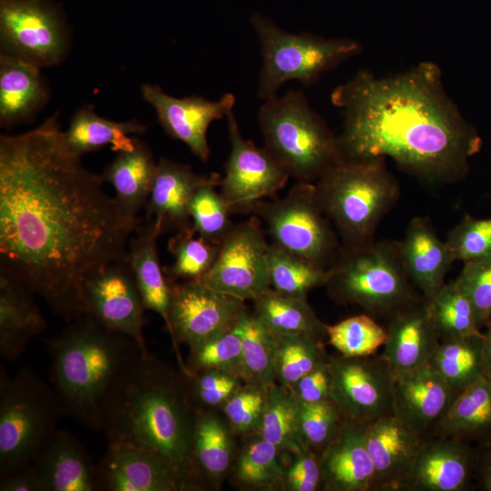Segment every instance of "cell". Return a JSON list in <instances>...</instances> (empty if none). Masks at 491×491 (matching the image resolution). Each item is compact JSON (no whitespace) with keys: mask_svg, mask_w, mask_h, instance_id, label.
Returning a JSON list of instances; mask_svg holds the SVG:
<instances>
[{"mask_svg":"<svg viewBox=\"0 0 491 491\" xmlns=\"http://www.w3.org/2000/svg\"><path fill=\"white\" fill-rule=\"evenodd\" d=\"M68 146L58 114L0 136L1 267L66 323L85 315L82 286L126 256L140 224Z\"/></svg>","mask_w":491,"mask_h":491,"instance_id":"6da1fadb","label":"cell"},{"mask_svg":"<svg viewBox=\"0 0 491 491\" xmlns=\"http://www.w3.org/2000/svg\"><path fill=\"white\" fill-rule=\"evenodd\" d=\"M331 101L344 115L336 138L345 160L389 157L421 182L443 185L466 177L482 146L432 62L385 77L360 70L335 88Z\"/></svg>","mask_w":491,"mask_h":491,"instance_id":"7a4b0ae2","label":"cell"},{"mask_svg":"<svg viewBox=\"0 0 491 491\" xmlns=\"http://www.w3.org/2000/svg\"><path fill=\"white\" fill-rule=\"evenodd\" d=\"M196 409L187 375L141 352L110 392L100 431L107 444H129L160 455L189 490H199L204 486L193 459Z\"/></svg>","mask_w":491,"mask_h":491,"instance_id":"3957f363","label":"cell"},{"mask_svg":"<svg viewBox=\"0 0 491 491\" xmlns=\"http://www.w3.org/2000/svg\"><path fill=\"white\" fill-rule=\"evenodd\" d=\"M46 342L51 386L63 413L100 431L103 406L141 348L86 314L68 322L59 336Z\"/></svg>","mask_w":491,"mask_h":491,"instance_id":"277c9868","label":"cell"},{"mask_svg":"<svg viewBox=\"0 0 491 491\" xmlns=\"http://www.w3.org/2000/svg\"><path fill=\"white\" fill-rule=\"evenodd\" d=\"M320 205L337 229L343 246L356 248L375 234L400 196V187L386 158L345 160L315 183Z\"/></svg>","mask_w":491,"mask_h":491,"instance_id":"5b68a950","label":"cell"},{"mask_svg":"<svg viewBox=\"0 0 491 491\" xmlns=\"http://www.w3.org/2000/svg\"><path fill=\"white\" fill-rule=\"evenodd\" d=\"M328 270L325 286L329 296L376 319L386 321L424 297L406 273L396 240L375 239L356 248L342 246Z\"/></svg>","mask_w":491,"mask_h":491,"instance_id":"8992f818","label":"cell"},{"mask_svg":"<svg viewBox=\"0 0 491 491\" xmlns=\"http://www.w3.org/2000/svg\"><path fill=\"white\" fill-rule=\"evenodd\" d=\"M257 119L264 147L297 182L316 183L343 159L336 136L301 91L264 100Z\"/></svg>","mask_w":491,"mask_h":491,"instance_id":"52a82bcc","label":"cell"},{"mask_svg":"<svg viewBox=\"0 0 491 491\" xmlns=\"http://www.w3.org/2000/svg\"><path fill=\"white\" fill-rule=\"evenodd\" d=\"M0 479L34 464L64 414L56 393L33 369L0 372Z\"/></svg>","mask_w":491,"mask_h":491,"instance_id":"ba28073f","label":"cell"},{"mask_svg":"<svg viewBox=\"0 0 491 491\" xmlns=\"http://www.w3.org/2000/svg\"><path fill=\"white\" fill-rule=\"evenodd\" d=\"M251 25L257 35L262 55L257 95L261 100L277 95L286 82L315 84L326 72L361 52L350 38H324L310 33L293 34L281 29L268 17L255 14Z\"/></svg>","mask_w":491,"mask_h":491,"instance_id":"9c48e42d","label":"cell"},{"mask_svg":"<svg viewBox=\"0 0 491 491\" xmlns=\"http://www.w3.org/2000/svg\"><path fill=\"white\" fill-rule=\"evenodd\" d=\"M253 211L266 225L273 244L317 266L329 269L342 248L315 183L297 182L283 198L262 200Z\"/></svg>","mask_w":491,"mask_h":491,"instance_id":"30bf717a","label":"cell"},{"mask_svg":"<svg viewBox=\"0 0 491 491\" xmlns=\"http://www.w3.org/2000/svg\"><path fill=\"white\" fill-rule=\"evenodd\" d=\"M69 46L65 25L43 0H1L0 55L43 68L61 64Z\"/></svg>","mask_w":491,"mask_h":491,"instance_id":"8fae6325","label":"cell"},{"mask_svg":"<svg viewBox=\"0 0 491 491\" xmlns=\"http://www.w3.org/2000/svg\"><path fill=\"white\" fill-rule=\"evenodd\" d=\"M170 285L168 333L180 369L186 373L178 345L191 347L230 330L247 310L246 301L219 292L200 279L170 282Z\"/></svg>","mask_w":491,"mask_h":491,"instance_id":"7c38bea8","label":"cell"},{"mask_svg":"<svg viewBox=\"0 0 491 491\" xmlns=\"http://www.w3.org/2000/svg\"><path fill=\"white\" fill-rule=\"evenodd\" d=\"M269 246L258 216L234 225L219 245L211 269L200 280L219 292L255 301L271 289Z\"/></svg>","mask_w":491,"mask_h":491,"instance_id":"4fadbf2b","label":"cell"},{"mask_svg":"<svg viewBox=\"0 0 491 491\" xmlns=\"http://www.w3.org/2000/svg\"><path fill=\"white\" fill-rule=\"evenodd\" d=\"M330 398L344 419L366 424L392 413L396 376L380 355L329 357Z\"/></svg>","mask_w":491,"mask_h":491,"instance_id":"5bb4252c","label":"cell"},{"mask_svg":"<svg viewBox=\"0 0 491 491\" xmlns=\"http://www.w3.org/2000/svg\"><path fill=\"white\" fill-rule=\"evenodd\" d=\"M85 312L105 328L125 335L149 352L144 337V306L126 256L90 273L82 286Z\"/></svg>","mask_w":491,"mask_h":491,"instance_id":"9a60e30c","label":"cell"},{"mask_svg":"<svg viewBox=\"0 0 491 491\" xmlns=\"http://www.w3.org/2000/svg\"><path fill=\"white\" fill-rule=\"evenodd\" d=\"M226 119L231 151L220 192L233 212H246L282 189L290 175L265 147L243 137L232 111Z\"/></svg>","mask_w":491,"mask_h":491,"instance_id":"2e32d148","label":"cell"},{"mask_svg":"<svg viewBox=\"0 0 491 491\" xmlns=\"http://www.w3.org/2000/svg\"><path fill=\"white\" fill-rule=\"evenodd\" d=\"M141 94L155 109L159 124L174 139L185 144L201 161L210 156L207 130L215 120L232 111L235 97L225 93L220 99L210 101L202 96L175 97L163 91L157 85L144 84Z\"/></svg>","mask_w":491,"mask_h":491,"instance_id":"e0dca14e","label":"cell"},{"mask_svg":"<svg viewBox=\"0 0 491 491\" xmlns=\"http://www.w3.org/2000/svg\"><path fill=\"white\" fill-rule=\"evenodd\" d=\"M473 443L439 436L425 437L403 491H466L476 482Z\"/></svg>","mask_w":491,"mask_h":491,"instance_id":"ac0fdd59","label":"cell"},{"mask_svg":"<svg viewBox=\"0 0 491 491\" xmlns=\"http://www.w3.org/2000/svg\"><path fill=\"white\" fill-rule=\"evenodd\" d=\"M98 491L189 490L160 455L136 446L113 443L96 465Z\"/></svg>","mask_w":491,"mask_h":491,"instance_id":"d6986e66","label":"cell"},{"mask_svg":"<svg viewBox=\"0 0 491 491\" xmlns=\"http://www.w3.org/2000/svg\"><path fill=\"white\" fill-rule=\"evenodd\" d=\"M456 393L429 364L396 376L392 414L423 437L432 436Z\"/></svg>","mask_w":491,"mask_h":491,"instance_id":"ffe728a7","label":"cell"},{"mask_svg":"<svg viewBox=\"0 0 491 491\" xmlns=\"http://www.w3.org/2000/svg\"><path fill=\"white\" fill-rule=\"evenodd\" d=\"M220 183L216 173L200 175L188 165L161 157L145 205V218L153 219L161 234L190 230L189 204L195 193L205 185Z\"/></svg>","mask_w":491,"mask_h":491,"instance_id":"44dd1931","label":"cell"},{"mask_svg":"<svg viewBox=\"0 0 491 491\" xmlns=\"http://www.w3.org/2000/svg\"><path fill=\"white\" fill-rule=\"evenodd\" d=\"M425 437L392 413L365 424V441L376 475V491H403Z\"/></svg>","mask_w":491,"mask_h":491,"instance_id":"7402d4cb","label":"cell"},{"mask_svg":"<svg viewBox=\"0 0 491 491\" xmlns=\"http://www.w3.org/2000/svg\"><path fill=\"white\" fill-rule=\"evenodd\" d=\"M322 489L376 491V475L365 441V424L344 419L335 438L320 452Z\"/></svg>","mask_w":491,"mask_h":491,"instance_id":"603a6c76","label":"cell"},{"mask_svg":"<svg viewBox=\"0 0 491 491\" xmlns=\"http://www.w3.org/2000/svg\"><path fill=\"white\" fill-rule=\"evenodd\" d=\"M385 326L381 355L395 376L429 363L440 342L424 297L393 315Z\"/></svg>","mask_w":491,"mask_h":491,"instance_id":"cb8c5ba5","label":"cell"},{"mask_svg":"<svg viewBox=\"0 0 491 491\" xmlns=\"http://www.w3.org/2000/svg\"><path fill=\"white\" fill-rule=\"evenodd\" d=\"M406 273L426 300L431 299L446 284L455 259L446 242L426 217H413L399 241Z\"/></svg>","mask_w":491,"mask_h":491,"instance_id":"d4e9b609","label":"cell"},{"mask_svg":"<svg viewBox=\"0 0 491 491\" xmlns=\"http://www.w3.org/2000/svg\"><path fill=\"white\" fill-rule=\"evenodd\" d=\"M34 465L43 491H98L96 465L69 432L56 429Z\"/></svg>","mask_w":491,"mask_h":491,"instance_id":"484cf974","label":"cell"},{"mask_svg":"<svg viewBox=\"0 0 491 491\" xmlns=\"http://www.w3.org/2000/svg\"><path fill=\"white\" fill-rule=\"evenodd\" d=\"M35 295L21 279L0 268V356L8 362L16 361L47 327Z\"/></svg>","mask_w":491,"mask_h":491,"instance_id":"4316f807","label":"cell"},{"mask_svg":"<svg viewBox=\"0 0 491 491\" xmlns=\"http://www.w3.org/2000/svg\"><path fill=\"white\" fill-rule=\"evenodd\" d=\"M50 98L41 68L0 55V125L12 128L32 121Z\"/></svg>","mask_w":491,"mask_h":491,"instance_id":"83f0119b","label":"cell"},{"mask_svg":"<svg viewBox=\"0 0 491 491\" xmlns=\"http://www.w3.org/2000/svg\"><path fill=\"white\" fill-rule=\"evenodd\" d=\"M160 235L153 219L140 222L129 240L126 258L145 309L157 313L169 331L171 285L158 257L156 241Z\"/></svg>","mask_w":491,"mask_h":491,"instance_id":"f1b7e54d","label":"cell"},{"mask_svg":"<svg viewBox=\"0 0 491 491\" xmlns=\"http://www.w3.org/2000/svg\"><path fill=\"white\" fill-rule=\"evenodd\" d=\"M156 165L149 147L135 136L134 148L118 152L101 174L114 187L119 205L134 218L146 204Z\"/></svg>","mask_w":491,"mask_h":491,"instance_id":"f546056e","label":"cell"},{"mask_svg":"<svg viewBox=\"0 0 491 491\" xmlns=\"http://www.w3.org/2000/svg\"><path fill=\"white\" fill-rule=\"evenodd\" d=\"M231 427L213 409H196L193 436V459L204 485L218 486L235 460Z\"/></svg>","mask_w":491,"mask_h":491,"instance_id":"4dcf8cb0","label":"cell"},{"mask_svg":"<svg viewBox=\"0 0 491 491\" xmlns=\"http://www.w3.org/2000/svg\"><path fill=\"white\" fill-rule=\"evenodd\" d=\"M432 436L491 441V380L483 376L458 393Z\"/></svg>","mask_w":491,"mask_h":491,"instance_id":"1f68e13d","label":"cell"},{"mask_svg":"<svg viewBox=\"0 0 491 491\" xmlns=\"http://www.w3.org/2000/svg\"><path fill=\"white\" fill-rule=\"evenodd\" d=\"M146 125L136 119L113 121L98 115L92 105L81 106L64 131L66 144L78 155L111 145L115 152L128 151L135 146V137L144 133Z\"/></svg>","mask_w":491,"mask_h":491,"instance_id":"d6a6232c","label":"cell"},{"mask_svg":"<svg viewBox=\"0 0 491 491\" xmlns=\"http://www.w3.org/2000/svg\"><path fill=\"white\" fill-rule=\"evenodd\" d=\"M254 303L255 315L274 335L326 337V324L316 316L306 299L283 296L271 288Z\"/></svg>","mask_w":491,"mask_h":491,"instance_id":"836d02e7","label":"cell"},{"mask_svg":"<svg viewBox=\"0 0 491 491\" xmlns=\"http://www.w3.org/2000/svg\"><path fill=\"white\" fill-rule=\"evenodd\" d=\"M484 333L440 340L429 364L456 395L483 376Z\"/></svg>","mask_w":491,"mask_h":491,"instance_id":"e575fe53","label":"cell"},{"mask_svg":"<svg viewBox=\"0 0 491 491\" xmlns=\"http://www.w3.org/2000/svg\"><path fill=\"white\" fill-rule=\"evenodd\" d=\"M258 435L281 452L297 455L309 447L298 426L297 400L287 387L276 383L267 386L266 401Z\"/></svg>","mask_w":491,"mask_h":491,"instance_id":"d590c367","label":"cell"},{"mask_svg":"<svg viewBox=\"0 0 491 491\" xmlns=\"http://www.w3.org/2000/svg\"><path fill=\"white\" fill-rule=\"evenodd\" d=\"M275 445L255 434L235 457L233 480L244 489L275 490L283 487L285 472Z\"/></svg>","mask_w":491,"mask_h":491,"instance_id":"8d00e7d4","label":"cell"},{"mask_svg":"<svg viewBox=\"0 0 491 491\" xmlns=\"http://www.w3.org/2000/svg\"><path fill=\"white\" fill-rule=\"evenodd\" d=\"M242 338V378L267 387L276 380V336L248 311L239 322Z\"/></svg>","mask_w":491,"mask_h":491,"instance_id":"74e56055","label":"cell"},{"mask_svg":"<svg viewBox=\"0 0 491 491\" xmlns=\"http://www.w3.org/2000/svg\"><path fill=\"white\" fill-rule=\"evenodd\" d=\"M426 305L440 340L483 334L474 306L456 279L446 283Z\"/></svg>","mask_w":491,"mask_h":491,"instance_id":"f35d334b","label":"cell"},{"mask_svg":"<svg viewBox=\"0 0 491 491\" xmlns=\"http://www.w3.org/2000/svg\"><path fill=\"white\" fill-rule=\"evenodd\" d=\"M271 288L277 294L306 299L310 290L325 286L329 270L300 258L275 244L268 253Z\"/></svg>","mask_w":491,"mask_h":491,"instance_id":"ab89813d","label":"cell"},{"mask_svg":"<svg viewBox=\"0 0 491 491\" xmlns=\"http://www.w3.org/2000/svg\"><path fill=\"white\" fill-rule=\"evenodd\" d=\"M276 374L282 386L291 388L327 359L322 340L307 335H275Z\"/></svg>","mask_w":491,"mask_h":491,"instance_id":"60d3db41","label":"cell"},{"mask_svg":"<svg viewBox=\"0 0 491 491\" xmlns=\"http://www.w3.org/2000/svg\"><path fill=\"white\" fill-rule=\"evenodd\" d=\"M193 229L176 232L168 241L174 263L164 267L170 282L203 278L214 265L219 246L197 235Z\"/></svg>","mask_w":491,"mask_h":491,"instance_id":"b9f144b4","label":"cell"},{"mask_svg":"<svg viewBox=\"0 0 491 491\" xmlns=\"http://www.w3.org/2000/svg\"><path fill=\"white\" fill-rule=\"evenodd\" d=\"M326 337L328 344L343 356H369L384 346L386 329L366 313L326 325Z\"/></svg>","mask_w":491,"mask_h":491,"instance_id":"7bdbcfd3","label":"cell"},{"mask_svg":"<svg viewBox=\"0 0 491 491\" xmlns=\"http://www.w3.org/2000/svg\"><path fill=\"white\" fill-rule=\"evenodd\" d=\"M185 366L186 375L217 369L230 371L242 377V338L239 323L230 330L189 347Z\"/></svg>","mask_w":491,"mask_h":491,"instance_id":"ee69618b","label":"cell"},{"mask_svg":"<svg viewBox=\"0 0 491 491\" xmlns=\"http://www.w3.org/2000/svg\"><path fill=\"white\" fill-rule=\"evenodd\" d=\"M216 186L208 184L200 187L190 201L189 214L193 231L219 246L234 225L230 220L233 209Z\"/></svg>","mask_w":491,"mask_h":491,"instance_id":"f6af8a7d","label":"cell"},{"mask_svg":"<svg viewBox=\"0 0 491 491\" xmlns=\"http://www.w3.org/2000/svg\"><path fill=\"white\" fill-rule=\"evenodd\" d=\"M297 417L304 442L310 449L318 451V455L335 438L344 420L331 399L318 402L297 400Z\"/></svg>","mask_w":491,"mask_h":491,"instance_id":"bcb514c9","label":"cell"},{"mask_svg":"<svg viewBox=\"0 0 491 491\" xmlns=\"http://www.w3.org/2000/svg\"><path fill=\"white\" fill-rule=\"evenodd\" d=\"M267 387L245 383L221 407L234 434L258 433L266 401Z\"/></svg>","mask_w":491,"mask_h":491,"instance_id":"7dc6e473","label":"cell"},{"mask_svg":"<svg viewBox=\"0 0 491 491\" xmlns=\"http://www.w3.org/2000/svg\"><path fill=\"white\" fill-rule=\"evenodd\" d=\"M187 376L190 395L197 409L221 408L245 384L240 376L225 370H203Z\"/></svg>","mask_w":491,"mask_h":491,"instance_id":"c3c4849f","label":"cell"},{"mask_svg":"<svg viewBox=\"0 0 491 491\" xmlns=\"http://www.w3.org/2000/svg\"><path fill=\"white\" fill-rule=\"evenodd\" d=\"M446 242L455 261L466 262L491 255V217L464 215L447 233Z\"/></svg>","mask_w":491,"mask_h":491,"instance_id":"681fc988","label":"cell"},{"mask_svg":"<svg viewBox=\"0 0 491 491\" xmlns=\"http://www.w3.org/2000/svg\"><path fill=\"white\" fill-rule=\"evenodd\" d=\"M470 299L481 328L491 324V255L464 262L456 278Z\"/></svg>","mask_w":491,"mask_h":491,"instance_id":"f907efd6","label":"cell"},{"mask_svg":"<svg viewBox=\"0 0 491 491\" xmlns=\"http://www.w3.org/2000/svg\"><path fill=\"white\" fill-rule=\"evenodd\" d=\"M286 470L283 487L289 491H316L322 488L319 455L308 448L297 455Z\"/></svg>","mask_w":491,"mask_h":491,"instance_id":"816d5d0a","label":"cell"},{"mask_svg":"<svg viewBox=\"0 0 491 491\" xmlns=\"http://www.w3.org/2000/svg\"><path fill=\"white\" fill-rule=\"evenodd\" d=\"M331 385L332 372L327 357L288 389L299 401L318 402L331 399Z\"/></svg>","mask_w":491,"mask_h":491,"instance_id":"f5cc1de1","label":"cell"},{"mask_svg":"<svg viewBox=\"0 0 491 491\" xmlns=\"http://www.w3.org/2000/svg\"><path fill=\"white\" fill-rule=\"evenodd\" d=\"M0 491H43L34 464L0 479Z\"/></svg>","mask_w":491,"mask_h":491,"instance_id":"db71d44e","label":"cell"},{"mask_svg":"<svg viewBox=\"0 0 491 491\" xmlns=\"http://www.w3.org/2000/svg\"><path fill=\"white\" fill-rule=\"evenodd\" d=\"M476 483L479 489L491 491V441L476 445Z\"/></svg>","mask_w":491,"mask_h":491,"instance_id":"11a10c76","label":"cell"},{"mask_svg":"<svg viewBox=\"0 0 491 491\" xmlns=\"http://www.w3.org/2000/svg\"><path fill=\"white\" fill-rule=\"evenodd\" d=\"M484 333L483 361L485 376L491 380V324Z\"/></svg>","mask_w":491,"mask_h":491,"instance_id":"9f6ffc18","label":"cell"}]
</instances>
